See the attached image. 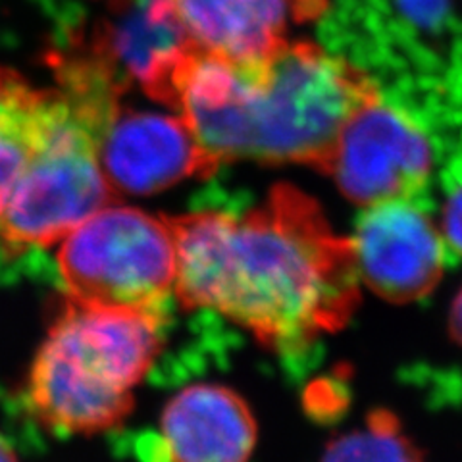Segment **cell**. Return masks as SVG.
Segmentation results:
<instances>
[{
	"label": "cell",
	"instance_id": "12",
	"mask_svg": "<svg viewBox=\"0 0 462 462\" xmlns=\"http://www.w3.org/2000/svg\"><path fill=\"white\" fill-rule=\"evenodd\" d=\"M66 112L60 91L39 89L16 69L0 66V212Z\"/></svg>",
	"mask_w": 462,
	"mask_h": 462
},
{
	"label": "cell",
	"instance_id": "17",
	"mask_svg": "<svg viewBox=\"0 0 462 462\" xmlns=\"http://www.w3.org/2000/svg\"><path fill=\"white\" fill-rule=\"evenodd\" d=\"M0 462H18L16 453L12 451V447L0 438Z\"/></svg>",
	"mask_w": 462,
	"mask_h": 462
},
{
	"label": "cell",
	"instance_id": "3",
	"mask_svg": "<svg viewBox=\"0 0 462 462\" xmlns=\"http://www.w3.org/2000/svg\"><path fill=\"white\" fill-rule=\"evenodd\" d=\"M56 268L78 305L166 307L178 270L168 216L110 205L62 241Z\"/></svg>",
	"mask_w": 462,
	"mask_h": 462
},
{
	"label": "cell",
	"instance_id": "6",
	"mask_svg": "<svg viewBox=\"0 0 462 462\" xmlns=\"http://www.w3.org/2000/svg\"><path fill=\"white\" fill-rule=\"evenodd\" d=\"M349 241L360 282L389 302L420 300L441 282L447 245L411 199L368 207Z\"/></svg>",
	"mask_w": 462,
	"mask_h": 462
},
{
	"label": "cell",
	"instance_id": "1",
	"mask_svg": "<svg viewBox=\"0 0 462 462\" xmlns=\"http://www.w3.org/2000/svg\"><path fill=\"white\" fill-rule=\"evenodd\" d=\"M168 220L181 307L218 312L272 351H305L358 307L363 282L351 241L291 185L243 216L202 210Z\"/></svg>",
	"mask_w": 462,
	"mask_h": 462
},
{
	"label": "cell",
	"instance_id": "9",
	"mask_svg": "<svg viewBox=\"0 0 462 462\" xmlns=\"http://www.w3.org/2000/svg\"><path fill=\"white\" fill-rule=\"evenodd\" d=\"M256 433L249 404L234 389L197 383L170 399L161 433L137 447L143 462H247Z\"/></svg>",
	"mask_w": 462,
	"mask_h": 462
},
{
	"label": "cell",
	"instance_id": "2",
	"mask_svg": "<svg viewBox=\"0 0 462 462\" xmlns=\"http://www.w3.org/2000/svg\"><path fill=\"white\" fill-rule=\"evenodd\" d=\"M351 62L287 41L256 62L197 54L176 83V110L216 162L320 168L351 116L378 97Z\"/></svg>",
	"mask_w": 462,
	"mask_h": 462
},
{
	"label": "cell",
	"instance_id": "14",
	"mask_svg": "<svg viewBox=\"0 0 462 462\" xmlns=\"http://www.w3.org/2000/svg\"><path fill=\"white\" fill-rule=\"evenodd\" d=\"M439 231L447 247L462 256V180L451 187L445 199Z\"/></svg>",
	"mask_w": 462,
	"mask_h": 462
},
{
	"label": "cell",
	"instance_id": "13",
	"mask_svg": "<svg viewBox=\"0 0 462 462\" xmlns=\"http://www.w3.org/2000/svg\"><path fill=\"white\" fill-rule=\"evenodd\" d=\"M322 462H424V457L399 418L382 409L370 412L365 426L331 441Z\"/></svg>",
	"mask_w": 462,
	"mask_h": 462
},
{
	"label": "cell",
	"instance_id": "15",
	"mask_svg": "<svg viewBox=\"0 0 462 462\" xmlns=\"http://www.w3.org/2000/svg\"><path fill=\"white\" fill-rule=\"evenodd\" d=\"M399 6L412 22L431 25L447 12V0H399Z\"/></svg>",
	"mask_w": 462,
	"mask_h": 462
},
{
	"label": "cell",
	"instance_id": "5",
	"mask_svg": "<svg viewBox=\"0 0 462 462\" xmlns=\"http://www.w3.org/2000/svg\"><path fill=\"white\" fill-rule=\"evenodd\" d=\"M428 135L407 114L374 97L341 129L320 168L360 207L411 199L431 170Z\"/></svg>",
	"mask_w": 462,
	"mask_h": 462
},
{
	"label": "cell",
	"instance_id": "8",
	"mask_svg": "<svg viewBox=\"0 0 462 462\" xmlns=\"http://www.w3.org/2000/svg\"><path fill=\"white\" fill-rule=\"evenodd\" d=\"M27 401L42 426L64 436L106 431L134 409L132 392L100 375L56 324L29 372Z\"/></svg>",
	"mask_w": 462,
	"mask_h": 462
},
{
	"label": "cell",
	"instance_id": "7",
	"mask_svg": "<svg viewBox=\"0 0 462 462\" xmlns=\"http://www.w3.org/2000/svg\"><path fill=\"white\" fill-rule=\"evenodd\" d=\"M98 154L110 185L129 195L161 193L220 166L180 114L124 106L100 139Z\"/></svg>",
	"mask_w": 462,
	"mask_h": 462
},
{
	"label": "cell",
	"instance_id": "11",
	"mask_svg": "<svg viewBox=\"0 0 462 462\" xmlns=\"http://www.w3.org/2000/svg\"><path fill=\"white\" fill-rule=\"evenodd\" d=\"M300 0H170L191 47L231 62H256L283 47Z\"/></svg>",
	"mask_w": 462,
	"mask_h": 462
},
{
	"label": "cell",
	"instance_id": "10",
	"mask_svg": "<svg viewBox=\"0 0 462 462\" xmlns=\"http://www.w3.org/2000/svg\"><path fill=\"white\" fill-rule=\"evenodd\" d=\"M166 307L78 305L68 300L54 324L98 374L132 389L149 374L162 346Z\"/></svg>",
	"mask_w": 462,
	"mask_h": 462
},
{
	"label": "cell",
	"instance_id": "16",
	"mask_svg": "<svg viewBox=\"0 0 462 462\" xmlns=\"http://www.w3.org/2000/svg\"><path fill=\"white\" fill-rule=\"evenodd\" d=\"M449 334L458 345H462V291L453 300L449 312Z\"/></svg>",
	"mask_w": 462,
	"mask_h": 462
},
{
	"label": "cell",
	"instance_id": "4",
	"mask_svg": "<svg viewBox=\"0 0 462 462\" xmlns=\"http://www.w3.org/2000/svg\"><path fill=\"white\" fill-rule=\"evenodd\" d=\"M116 200L118 191L100 164L98 135L68 105L0 212V253L49 249Z\"/></svg>",
	"mask_w": 462,
	"mask_h": 462
}]
</instances>
